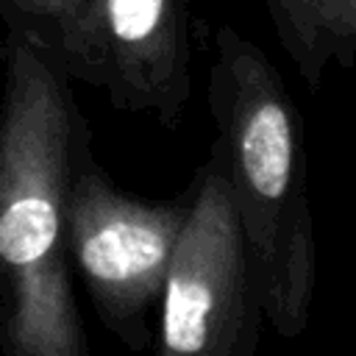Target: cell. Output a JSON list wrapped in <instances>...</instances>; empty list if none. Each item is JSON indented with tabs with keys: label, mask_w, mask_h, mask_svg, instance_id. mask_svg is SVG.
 I'll use <instances>...</instances> for the list:
<instances>
[{
	"label": "cell",
	"mask_w": 356,
	"mask_h": 356,
	"mask_svg": "<svg viewBox=\"0 0 356 356\" xmlns=\"http://www.w3.org/2000/svg\"><path fill=\"white\" fill-rule=\"evenodd\" d=\"M50 58L117 111L175 128L192 95L186 0H75L50 25Z\"/></svg>",
	"instance_id": "4"
},
{
	"label": "cell",
	"mask_w": 356,
	"mask_h": 356,
	"mask_svg": "<svg viewBox=\"0 0 356 356\" xmlns=\"http://www.w3.org/2000/svg\"><path fill=\"white\" fill-rule=\"evenodd\" d=\"M264 8L312 92L331 64H356V0H264Z\"/></svg>",
	"instance_id": "6"
},
{
	"label": "cell",
	"mask_w": 356,
	"mask_h": 356,
	"mask_svg": "<svg viewBox=\"0 0 356 356\" xmlns=\"http://www.w3.org/2000/svg\"><path fill=\"white\" fill-rule=\"evenodd\" d=\"M89 142L64 70L25 31L8 39L0 103V345L8 356H86L67 273V195Z\"/></svg>",
	"instance_id": "1"
},
{
	"label": "cell",
	"mask_w": 356,
	"mask_h": 356,
	"mask_svg": "<svg viewBox=\"0 0 356 356\" xmlns=\"http://www.w3.org/2000/svg\"><path fill=\"white\" fill-rule=\"evenodd\" d=\"M6 6H11L17 14L36 19L42 25H50L58 14H64L75 0H3Z\"/></svg>",
	"instance_id": "7"
},
{
	"label": "cell",
	"mask_w": 356,
	"mask_h": 356,
	"mask_svg": "<svg viewBox=\"0 0 356 356\" xmlns=\"http://www.w3.org/2000/svg\"><path fill=\"white\" fill-rule=\"evenodd\" d=\"M256 298L242 225L220 145L197 172L159 300V353L250 356L259 342Z\"/></svg>",
	"instance_id": "3"
},
{
	"label": "cell",
	"mask_w": 356,
	"mask_h": 356,
	"mask_svg": "<svg viewBox=\"0 0 356 356\" xmlns=\"http://www.w3.org/2000/svg\"><path fill=\"white\" fill-rule=\"evenodd\" d=\"M186 206L122 195L92 161L89 142L67 195V253L75 259L95 312L131 348H145V320L161 300L167 264Z\"/></svg>",
	"instance_id": "5"
},
{
	"label": "cell",
	"mask_w": 356,
	"mask_h": 356,
	"mask_svg": "<svg viewBox=\"0 0 356 356\" xmlns=\"http://www.w3.org/2000/svg\"><path fill=\"white\" fill-rule=\"evenodd\" d=\"M209 108L261 317L281 337H298L317 286L303 120L264 50L231 25L214 36Z\"/></svg>",
	"instance_id": "2"
}]
</instances>
